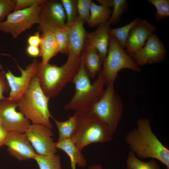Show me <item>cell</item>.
<instances>
[{"mask_svg": "<svg viewBox=\"0 0 169 169\" xmlns=\"http://www.w3.org/2000/svg\"><path fill=\"white\" fill-rule=\"evenodd\" d=\"M125 141L137 157L156 159L169 169V149L153 132L149 119H139L136 127L127 133Z\"/></svg>", "mask_w": 169, "mask_h": 169, "instance_id": "1", "label": "cell"}, {"mask_svg": "<svg viewBox=\"0 0 169 169\" xmlns=\"http://www.w3.org/2000/svg\"><path fill=\"white\" fill-rule=\"evenodd\" d=\"M105 84V76L100 70L93 84L84 89L75 91L72 99L65 105L64 110L75 112L90 110L103 95Z\"/></svg>", "mask_w": 169, "mask_h": 169, "instance_id": "8", "label": "cell"}, {"mask_svg": "<svg viewBox=\"0 0 169 169\" xmlns=\"http://www.w3.org/2000/svg\"><path fill=\"white\" fill-rule=\"evenodd\" d=\"M110 27L107 21L99 25L95 31L86 33V41L97 49L103 62L108 50Z\"/></svg>", "mask_w": 169, "mask_h": 169, "instance_id": "17", "label": "cell"}, {"mask_svg": "<svg viewBox=\"0 0 169 169\" xmlns=\"http://www.w3.org/2000/svg\"><path fill=\"white\" fill-rule=\"evenodd\" d=\"M58 129V141L70 139L75 129L76 119L75 115L70 116L67 120L59 121L53 118Z\"/></svg>", "mask_w": 169, "mask_h": 169, "instance_id": "22", "label": "cell"}, {"mask_svg": "<svg viewBox=\"0 0 169 169\" xmlns=\"http://www.w3.org/2000/svg\"><path fill=\"white\" fill-rule=\"evenodd\" d=\"M40 46L41 62L49 63L51 59L59 52V48L53 32L43 33L41 36Z\"/></svg>", "mask_w": 169, "mask_h": 169, "instance_id": "20", "label": "cell"}, {"mask_svg": "<svg viewBox=\"0 0 169 169\" xmlns=\"http://www.w3.org/2000/svg\"><path fill=\"white\" fill-rule=\"evenodd\" d=\"M8 131L0 125V147L4 145Z\"/></svg>", "mask_w": 169, "mask_h": 169, "instance_id": "36", "label": "cell"}, {"mask_svg": "<svg viewBox=\"0 0 169 169\" xmlns=\"http://www.w3.org/2000/svg\"><path fill=\"white\" fill-rule=\"evenodd\" d=\"M16 0H0V22L13 11Z\"/></svg>", "mask_w": 169, "mask_h": 169, "instance_id": "31", "label": "cell"}, {"mask_svg": "<svg viewBox=\"0 0 169 169\" xmlns=\"http://www.w3.org/2000/svg\"><path fill=\"white\" fill-rule=\"evenodd\" d=\"M5 73L0 63V100L6 98L3 94L10 90L9 87L6 79Z\"/></svg>", "mask_w": 169, "mask_h": 169, "instance_id": "33", "label": "cell"}, {"mask_svg": "<svg viewBox=\"0 0 169 169\" xmlns=\"http://www.w3.org/2000/svg\"><path fill=\"white\" fill-rule=\"evenodd\" d=\"M112 11L110 17L108 21L110 25L118 23L122 15L128 11V4L126 0H113Z\"/></svg>", "mask_w": 169, "mask_h": 169, "instance_id": "26", "label": "cell"}, {"mask_svg": "<svg viewBox=\"0 0 169 169\" xmlns=\"http://www.w3.org/2000/svg\"><path fill=\"white\" fill-rule=\"evenodd\" d=\"M25 134L37 155L48 156L56 153L57 148L51 129L40 124H32Z\"/></svg>", "mask_w": 169, "mask_h": 169, "instance_id": "12", "label": "cell"}, {"mask_svg": "<svg viewBox=\"0 0 169 169\" xmlns=\"http://www.w3.org/2000/svg\"><path fill=\"white\" fill-rule=\"evenodd\" d=\"M33 159L36 162L39 169H62L60 157L59 155L40 156L36 154Z\"/></svg>", "mask_w": 169, "mask_h": 169, "instance_id": "25", "label": "cell"}, {"mask_svg": "<svg viewBox=\"0 0 169 169\" xmlns=\"http://www.w3.org/2000/svg\"><path fill=\"white\" fill-rule=\"evenodd\" d=\"M165 169H169L166 167Z\"/></svg>", "mask_w": 169, "mask_h": 169, "instance_id": "39", "label": "cell"}, {"mask_svg": "<svg viewBox=\"0 0 169 169\" xmlns=\"http://www.w3.org/2000/svg\"><path fill=\"white\" fill-rule=\"evenodd\" d=\"M26 53L28 56L32 58L40 56V51L38 47L28 45L26 48Z\"/></svg>", "mask_w": 169, "mask_h": 169, "instance_id": "35", "label": "cell"}, {"mask_svg": "<svg viewBox=\"0 0 169 169\" xmlns=\"http://www.w3.org/2000/svg\"><path fill=\"white\" fill-rule=\"evenodd\" d=\"M81 62V56H68L66 62L60 66L39 62L36 75L44 94L50 98L58 95L68 83L72 82Z\"/></svg>", "mask_w": 169, "mask_h": 169, "instance_id": "2", "label": "cell"}, {"mask_svg": "<svg viewBox=\"0 0 169 169\" xmlns=\"http://www.w3.org/2000/svg\"><path fill=\"white\" fill-rule=\"evenodd\" d=\"M156 31V27L146 20L140 19L131 30L126 44L130 54L142 48L149 37Z\"/></svg>", "mask_w": 169, "mask_h": 169, "instance_id": "15", "label": "cell"}, {"mask_svg": "<svg viewBox=\"0 0 169 169\" xmlns=\"http://www.w3.org/2000/svg\"><path fill=\"white\" fill-rule=\"evenodd\" d=\"M88 169H105L103 168L102 165L100 164H94L90 166ZM107 169H111L108 168Z\"/></svg>", "mask_w": 169, "mask_h": 169, "instance_id": "38", "label": "cell"}, {"mask_svg": "<svg viewBox=\"0 0 169 169\" xmlns=\"http://www.w3.org/2000/svg\"><path fill=\"white\" fill-rule=\"evenodd\" d=\"M111 12L110 8L97 5L92 1L90 7V15L87 22L88 25L94 27L107 21Z\"/></svg>", "mask_w": 169, "mask_h": 169, "instance_id": "21", "label": "cell"}, {"mask_svg": "<svg viewBox=\"0 0 169 169\" xmlns=\"http://www.w3.org/2000/svg\"><path fill=\"white\" fill-rule=\"evenodd\" d=\"M91 0H77V9L79 17L84 23H87L90 15Z\"/></svg>", "mask_w": 169, "mask_h": 169, "instance_id": "30", "label": "cell"}, {"mask_svg": "<svg viewBox=\"0 0 169 169\" xmlns=\"http://www.w3.org/2000/svg\"><path fill=\"white\" fill-rule=\"evenodd\" d=\"M66 16L61 1L45 0L41 5L39 31L53 32L66 28Z\"/></svg>", "mask_w": 169, "mask_h": 169, "instance_id": "9", "label": "cell"}, {"mask_svg": "<svg viewBox=\"0 0 169 169\" xmlns=\"http://www.w3.org/2000/svg\"><path fill=\"white\" fill-rule=\"evenodd\" d=\"M64 9L67 20V27L71 26L79 17L77 9V0H61Z\"/></svg>", "mask_w": 169, "mask_h": 169, "instance_id": "27", "label": "cell"}, {"mask_svg": "<svg viewBox=\"0 0 169 169\" xmlns=\"http://www.w3.org/2000/svg\"><path fill=\"white\" fill-rule=\"evenodd\" d=\"M41 6L13 11L0 22V31L16 39L23 32L39 23Z\"/></svg>", "mask_w": 169, "mask_h": 169, "instance_id": "7", "label": "cell"}, {"mask_svg": "<svg viewBox=\"0 0 169 169\" xmlns=\"http://www.w3.org/2000/svg\"><path fill=\"white\" fill-rule=\"evenodd\" d=\"M97 116L114 133L122 117L123 105L116 92L114 83L106 84L101 98L90 110Z\"/></svg>", "mask_w": 169, "mask_h": 169, "instance_id": "5", "label": "cell"}, {"mask_svg": "<svg viewBox=\"0 0 169 169\" xmlns=\"http://www.w3.org/2000/svg\"><path fill=\"white\" fill-rule=\"evenodd\" d=\"M0 125H1V122H0Z\"/></svg>", "mask_w": 169, "mask_h": 169, "instance_id": "40", "label": "cell"}, {"mask_svg": "<svg viewBox=\"0 0 169 169\" xmlns=\"http://www.w3.org/2000/svg\"><path fill=\"white\" fill-rule=\"evenodd\" d=\"M16 101L7 98L0 100V121L8 131L25 133L31 124L30 121L20 111H17Z\"/></svg>", "mask_w": 169, "mask_h": 169, "instance_id": "11", "label": "cell"}, {"mask_svg": "<svg viewBox=\"0 0 169 169\" xmlns=\"http://www.w3.org/2000/svg\"><path fill=\"white\" fill-rule=\"evenodd\" d=\"M100 5L110 8L112 7L113 0H97Z\"/></svg>", "mask_w": 169, "mask_h": 169, "instance_id": "37", "label": "cell"}, {"mask_svg": "<svg viewBox=\"0 0 169 169\" xmlns=\"http://www.w3.org/2000/svg\"><path fill=\"white\" fill-rule=\"evenodd\" d=\"M55 147L64 151L69 156L71 162L72 169H75L77 165L81 168H84L87 161L82 153L78 150L70 139L58 141L54 142Z\"/></svg>", "mask_w": 169, "mask_h": 169, "instance_id": "19", "label": "cell"}, {"mask_svg": "<svg viewBox=\"0 0 169 169\" xmlns=\"http://www.w3.org/2000/svg\"><path fill=\"white\" fill-rule=\"evenodd\" d=\"M46 0H16L13 11L30 8L34 6H40Z\"/></svg>", "mask_w": 169, "mask_h": 169, "instance_id": "32", "label": "cell"}, {"mask_svg": "<svg viewBox=\"0 0 169 169\" xmlns=\"http://www.w3.org/2000/svg\"><path fill=\"white\" fill-rule=\"evenodd\" d=\"M84 23L79 17L70 27H67L69 39L68 56L79 58L81 56L86 39Z\"/></svg>", "mask_w": 169, "mask_h": 169, "instance_id": "16", "label": "cell"}, {"mask_svg": "<svg viewBox=\"0 0 169 169\" xmlns=\"http://www.w3.org/2000/svg\"><path fill=\"white\" fill-rule=\"evenodd\" d=\"M100 70L105 76L106 84L114 83L120 70L129 69L140 73V67L120 44L116 38L110 35L108 50Z\"/></svg>", "mask_w": 169, "mask_h": 169, "instance_id": "6", "label": "cell"}, {"mask_svg": "<svg viewBox=\"0 0 169 169\" xmlns=\"http://www.w3.org/2000/svg\"><path fill=\"white\" fill-rule=\"evenodd\" d=\"M81 59L89 77L94 78L100 70L103 62L97 49L86 41Z\"/></svg>", "mask_w": 169, "mask_h": 169, "instance_id": "18", "label": "cell"}, {"mask_svg": "<svg viewBox=\"0 0 169 169\" xmlns=\"http://www.w3.org/2000/svg\"><path fill=\"white\" fill-rule=\"evenodd\" d=\"M14 59L20 72L21 76H15L8 69L7 72L5 73V75L10 88L7 98L16 101L26 91L32 79L36 75L39 62L34 59L30 64L25 66V69H23Z\"/></svg>", "mask_w": 169, "mask_h": 169, "instance_id": "10", "label": "cell"}, {"mask_svg": "<svg viewBox=\"0 0 169 169\" xmlns=\"http://www.w3.org/2000/svg\"><path fill=\"white\" fill-rule=\"evenodd\" d=\"M166 53L163 43L154 33L149 37L142 48L129 55L140 67L163 61Z\"/></svg>", "mask_w": 169, "mask_h": 169, "instance_id": "13", "label": "cell"}, {"mask_svg": "<svg viewBox=\"0 0 169 169\" xmlns=\"http://www.w3.org/2000/svg\"><path fill=\"white\" fill-rule=\"evenodd\" d=\"M76 124L70 138L76 148L82 151L92 143L111 141L114 133L90 110L76 112Z\"/></svg>", "mask_w": 169, "mask_h": 169, "instance_id": "3", "label": "cell"}, {"mask_svg": "<svg viewBox=\"0 0 169 169\" xmlns=\"http://www.w3.org/2000/svg\"><path fill=\"white\" fill-rule=\"evenodd\" d=\"M59 52L68 54L69 39L68 28L57 29L53 32Z\"/></svg>", "mask_w": 169, "mask_h": 169, "instance_id": "28", "label": "cell"}, {"mask_svg": "<svg viewBox=\"0 0 169 169\" xmlns=\"http://www.w3.org/2000/svg\"><path fill=\"white\" fill-rule=\"evenodd\" d=\"M4 145L10 155L20 161L33 159L36 155L25 133L8 131Z\"/></svg>", "mask_w": 169, "mask_h": 169, "instance_id": "14", "label": "cell"}, {"mask_svg": "<svg viewBox=\"0 0 169 169\" xmlns=\"http://www.w3.org/2000/svg\"><path fill=\"white\" fill-rule=\"evenodd\" d=\"M28 45L38 47L41 42L39 31L36 32L34 35L29 36L27 39Z\"/></svg>", "mask_w": 169, "mask_h": 169, "instance_id": "34", "label": "cell"}, {"mask_svg": "<svg viewBox=\"0 0 169 169\" xmlns=\"http://www.w3.org/2000/svg\"><path fill=\"white\" fill-rule=\"evenodd\" d=\"M49 99L42 90L36 74L16 103L20 111L32 124H40L52 129L50 118L53 117L49 109Z\"/></svg>", "mask_w": 169, "mask_h": 169, "instance_id": "4", "label": "cell"}, {"mask_svg": "<svg viewBox=\"0 0 169 169\" xmlns=\"http://www.w3.org/2000/svg\"><path fill=\"white\" fill-rule=\"evenodd\" d=\"M140 19V17H138L124 26L118 28H110V35L116 38L124 49L125 48L127 39L131 30Z\"/></svg>", "mask_w": 169, "mask_h": 169, "instance_id": "24", "label": "cell"}, {"mask_svg": "<svg viewBox=\"0 0 169 169\" xmlns=\"http://www.w3.org/2000/svg\"><path fill=\"white\" fill-rule=\"evenodd\" d=\"M126 169H161L153 159L148 162L141 161L130 151L126 160Z\"/></svg>", "mask_w": 169, "mask_h": 169, "instance_id": "23", "label": "cell"}, {"mask_svg": "<svg viewBox=\"0 0 169 169\" xmlns=\"http://www.w3.org/2000/svg\"><path fill=\"white\" fill-rule=\"evenodd\" d=\"M147 2L153 5L156 9L155 18L156 22L169 16V0H148Z\"/></svg>", "mask_w": 169, "mask_h": 169, "instance_id": "29", "label": "cell"}, {"mask_svg": "<svg viewBox=\"0 0 169 169\" xmlns=\"http://www.w3.org/2000/svg\"><path fill=\"white\" fill-rule=\"evenodd\" d=\"M1 54V53L0 51V55Z\"/></svg>", "mask_w": 169, "mask_h": 169, "instance_id": "41", "label": "cell"}]
</instances>
